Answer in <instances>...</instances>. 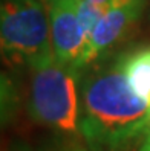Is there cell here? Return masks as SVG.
<instances>
[{
  "instance_id": "1",
  "label": "cell",
  "mask_w": 150,
  "mask_h": 151,
  "mask_svg": "<svg viewBox=\"0 0 150 151\" xmlns=\"http://www.w3.org/2000/svg\"><path fill=\"white\" fill-rule=\"evenodd\" d=\"M150 105L127 81L121 66L98 70L81 81L80 134L101 151H117L146 134Z\"/></svg>"
},
{
  "instance_id": "2",
  "label": "cell",
  "mask_w": 150,
  "mask_h": 151,
  "mask_svg": "<svg viewBox=\"0 0 150 151\" xmlns=\"http://www.w3.org/2000/svg\"><path fill=\"white\" fill-rule=\"evenodd\" d=\"M28 109L35 122L58 133H80V70L55 57L31 69Z\"/></svg>"
},
{
  "instance_id": "3",
  "label": "cell",
  "mask_w": 150,
  "mask_h": 151,
  "mask_svg": "<svg viewBox=\"0 0 150 151\" xmlns=\"http://www.w3.org/2000/svg\"><path fill=\"white\" fill-rule=\"evenodd\" d=\"M54 57L43 0H0V58L11 67H35Z\"/></svg>"
},
{
  "instance_id": "4",
  "label": "cell",
  "mask_w": 150,
  "mask_h": 151,
  "mask_svg": "<svg viewBox=\"0 0 150 151\" xmlns=\"http://www.w3.org/2000/svg\"><path fill=\"white\" fill-rule=\"evenodd\" d=\"M46 5L54 57L81 69L87 49V34L77 15L74 0H43Z\"/></svg>"
},
{
  "instance_id": "5",
  "label": "cell",
  "mask_w": 150,
  "mask_h": 151,
  "mask_svg": "<svg viewBox=\"0 0 150 151\" xmlns=\"http://www.w3.org/2000/svg\"><path fill=\"white\" fill-rule=\"evenodd\" d=\"M144 0H129L124 3L110 5L96 23L87 38V49L81 63V69L87 67L104 55L115 44L126 29L133 23L143 11Z\"/></svg>"
},
{
  "instance_id": "6",
  "label": "cell",
  "mask_w": 150,
  "mask_h": 151,
  "mask_svg": "<svg viewBox=\"0 0 150 151\" xmlns=\"http://www.w3.org/2000/svg\"><path fill=\"white\" fill-rule=\"evenodd\" d=\"M127 81L139 98L144 101L150 96V49L139 50L120 63Z\"/></svg>"
},
{
  "instance_id": "7",
  "label": "cell",
  "mask_w": 150,
  "mask_h": 151,
  "mask_svg": "<svg viewBox=\"0 0 150 151\" xmlns=\"http://www.w3.org/2000/svg\"><path fill=\"white\" fill-rule=\"evenodd\" d=\"M74 2H75V9H77L78 19H80V23L84 28L87 37H89V34L93 31V28L100 22V19L106 12L109 5L95 3L91 2V0H74Z\"/></svg>"
},
{
  "instance_id": "8",
  "label": "cell",
  "mask_w": 150,
  "mask_h": 151,
  "mask_svg": "<svg viewBox=\"0 0 150 151\" xmlns=\"http://www.w3.org/2000/svg\"><path fill=\"white\" fill-rule=\"evenodd\" d=\"M15 104V92L14 86L6 76L0 73V122H3Z\"/></svg>"
},
{
  "instance_id": "9",
  "label": "cell",
  "mask_w": 150,
  "mask_h": 151,
  "mask_svg": "<svg viewBox=\"0 0 150 151\" xmlns=\"http://www.w3.org/2000/svg\"><path fill=\"white\" fill-rule=\"evenodd\" d=\"M48 151H101V150H96L92 145H81V144H75V142H69V144H63V145H58V147H52Z\"/></svg>"
},
{
  "instance_id": "10",
  "label": "cell",
  "mask_w": 150,
  "mask_h": 151,
  "mask_svg": "<svg viewBox=\"0 0 150 151\" xmlns=\"http://www.w3.org/2000/svg\"><path fill=\"white\" fill-rule=\"evenodd\" d=\"M141 151H150V127L147 128L144 134V142H143V147H141Z\"/></svg>"
},
{
  "instance_id": "11",
  "label": "cell",
  "mask_w": 150,
  "mask_h": 151,
  "mask_svg": "<svg viewBox=\"0 0 150 151\" xmlns=\"http://www.w3.org/2000/svg\"><path fill=\"white\" fill-rule=\"evenodd\" d=\"M91 2H95V3H104V5H107V3H109V0H91Z\"/></svg>"
},
{
  "instance_id": "12",
  "label": "cell",
  "mask_w": 150,
  "mask_h": 151,
  "mask_svg": "<svg viewBox=\"0 0 150 151\" xmlns=\"http://www.w3.org/2000/svg\"><path fill=\"white\" fill-rule=\"evenodd\" d=\"M147 104H149V105H150V96H149V99H147Z\"/></svg>"
}]
</instances>
